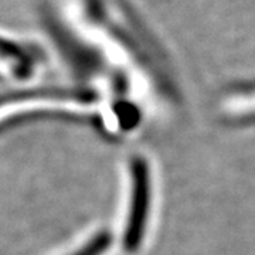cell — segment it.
Instances as JSON below:
<instances>
[{"label":"cell","instance_id":"7a4b0ae2","mask_svg":"<svg viewBox=\"0 0 255 255\" xmlns=\"http://www.w3.org/2000/svg\"><path fill=\"white\" fill-rule=\"evenodd\" d=\"M111 243H112V236L110 233L100 231L68 255H104L108 251Z\"/></svg>","mask_w":255,"mask_h":255},{"label":"cell","instance_id":"6da1fadb","mask_svg":"<svg viewBox=\"0 0 255 255\" xmlns=\"http://www.w3.org/2000/svg\"><path fill=\"white\" fill-rule=\"evenodd\" d=\"M152 201V176L145 157L136 156L130 162V194L122 244L127 253H136L145 238Z\"/></svg>","mask_w":255,"mask_h":255}]
</instances>
